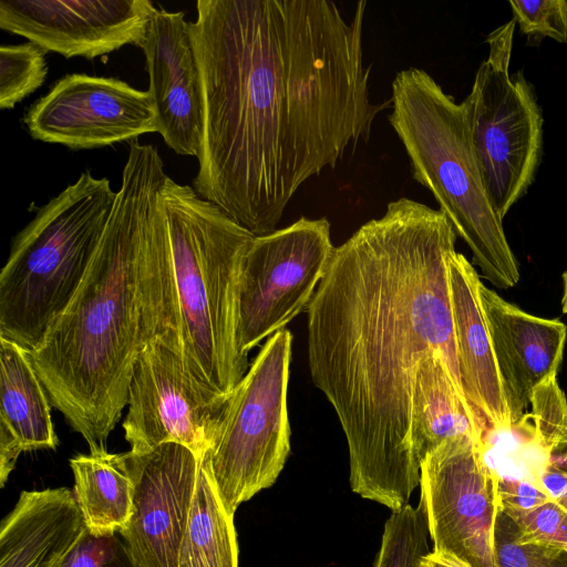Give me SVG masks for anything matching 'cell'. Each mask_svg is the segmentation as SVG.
I'll use <instances>...</instances> for the list:
<instances>
[{"label":"cell","mask_w":567,"mask_h":567,"mask_svg":"<svg viewBox=\"0 0 567 567\" xmlns=\"http://www.w3.org/2000/svg\"><path fill=\"white\" fill-rule=\"evenodd\" d=\"M45 51L32 42L0 48V107L13 109L45 81Z\"/></svg>","instance_id":"cell-25"},{"label":"cell","mask_w":567,"mask_h":567,"mask_svg":"<svg viewBox=\"0 0 567 567\" xmlns=\"http://www.w3.org/2000/svg\"><path fill=\"white\" fill-rule=\"evenodd\" d=\"M161 202L184 360L198 380L228 396L249 368L237 346L238 297L244 258L256 236L169 176Z\"/></svg>","instance_id":"cell-4"},{"label":"cell","mask_w":567,"mask_h":567,"mask_svg":"<svg viewBox=\"0 0 567 567\" xmlns=\"http://www.w3.org/2000/svg\"><path fill=\"white\" fill-rule=\"evenodd\" d=\"M140 48L145 55L147 91L158 133L176 154L198 157L204 131V97L189 22L184 12L157 10Z\"/></svg>","instance_id":"cell-15"},{"label":"cell","mask_w":567,"mask_h":567,"mask_svg":"<svg viewBox=\"0 0 567 567\" xmlns=\"http://www.w3.org/2000/svg\"><path fill=\"white\" fill-rule=\"evenodd\" d=\"M32 138L71 150H92L158 133L148 91L115 78L68 74L23 117Z\"/></svg>","instance_id":"cell-12"},{"label":"cell","mask_w":567,"mask_h":567,"mask_svg":"<svg viewBox=\"0 0 567 567\" xmlns=\"http://www.w3.org/2000/svg\"><path fill=\"white\" fill-rule=\"evenodd\" d=\"M454 338L464 393L488 429L513 426L491 333L483 310L477 271L454 251L447 261Z\"/></svg>","instance_id":"cell-17"},{"label":"cell","mask_w":567,"mask_h":567,"mask_svg":"<svg viewBox=\"0 0 567 567\" xmlns=\"http://www.w3.org/2000/svg\"><path fill=\"white\" fill-rule=\"evenodd\" d=\"M74 496L86 528L94 535L118 533L133 511V482L123 453L106 449L78 454L70 460Z\"/></svg>","instance_id":"cell-21"},{"label":"cell","mask_w":567,"mask_h":567,"mask_svg":"<svg viewBox=\"0 0 567 567\" xmlns=\"http://www.w3.org/2000/svg\"><path fill=\"white\" fill-rule=\"evenodd\" d=\"M488 430L442 354L427 355L416 372L411 398L410 441L419 464L441 443L456 436L470 435L486 445Z\"/></svg>","instance_id":"cell-20"},{"label":"cell","mask_w":567,"mask_h":567,"mask_svg":"<svg viewBox=\"0 0 567 567\" xmlns=\"http://www.w3.org/2000/svg\"><path fill=\"white\" fill-rule=\"evenodd\" d=\"M167 176L156 147L130 142L114 207L86 274L30 352L51 404L90 451L105 449L127 405L136 358L153 339L144 275Z\"/></svg>","instance_id":"cell-3"},{"label":"cell","mask_w":567,"mask_h":567,"mask_svg":"<svg viewBox=\"0 0 567 567\" xmlns=\"http://www.w3.org/2000/svg\"><path fill=\"white\" fill-rule=\"evenodd\" d=\"M513 19L526 35L548 37L567 43V1L512 0Z\"/></svg>","instance_id":"cell-28"},{"label":"cell","mask_w":567,"mask_h":567,"mask_svg":"<svg viewBox=\"0 0 567 567\" xmlns=\"http://www.w3.org/2000/svg\"><path fill=\"white\" fill-rule=\"evenodd\" d=\"M561 310L567 313V270L563 274Z\"/></svg>","instance_id":"cell-31"},{"label":"cell","mask_w":567,"mask_h":567,"mask_svg":"<svg viewBox=\"0 0 567 567\" xmlns=\"http://www.w3.org/2000/svg\"><path fill=\"white\" fill-rule=\"evenodd\" d=\"M177 567H238L234 515L226 511L219 496L208 452L200 458Z\"/></svg>","instance_id":"cell-22"},{"label":"cell","mask_w":567,"mask_h":567,"mask_svg":"<svg viewBox=\"0 0 567 567\" xmlns=\"http://www.w3.org/2000/svg\"><path fill=\"white\" fill-rule=\"evenodd\" d=\"M530 404L534 445L547 447L567 440V400L557 375L548 377L534 389Z\"/></svg>","instance_id":"cell-27"},{"label":"cell","mask_w":567,"mask_h":567,"mask_svg":"<svg viewBox=\"0 0 567 567\" xmlns=\"http://www.w3.org/2000/svg\"><path fill=\"white\" fill-rule=\"evenodd\" d=\"M515 523L499 512L494 530L498 567H567V551L537 544H523L516 538Z\"/></svg>","instance_id":"cell-26"},{"label":"cell","mask_w":567,"mask_h":567,"mask_svg":"<svg viewBox=\"0 0 567 567\" xmlns=\"http://www.w3.org/2000/svg\"><path fill=\"white\" fill-rule=\"evenodd\" d=\"M116 192L91 171L41 206L13 238L0 274V337L30 352L81 285Z\"/></svg>","instance_id":"cell-6"},{"label":"cell","mask_w":567,"mask_h":567,"mask_svg":"<svg viewBox=\"0 0 567 567\" xmlns=\"http://www.w3.org/2000/svg\"><path fill=\"white\" fill-rule=\"evenodd\" d=\"M228 398L198 380L179 351L152 339L136 358L128 386L122 426L130 451L173 442L202 458L216 441Z\"/></svg>","instance_id":"cell-11"},{"label":"cell","mask_w":567,"mask_h":567,"mask_svg":"<svg viewBox=\"0 0 567 567\" xmlns=\"http://www.w3.org/2000/svg\"><path fill=\"white\" fill-rule=\"evenodd\" d=\"M365 1L198 0L189 32L204 131L193 188L255 236L297 189L367 140L384 103L363 63Z\"/></svg>","instance_id":"cell-1"},{"label":"cell","mask_w":567,"mask_h":567,"mask_svg":"<svg viewBox=\"0 0 567 567\" xmlns=\"http://www.w3.org/2000/svg\"><path fill=\"white\" fill-rule=\"evenodd\" d=\"M157 10L150 0H0V28L45 52L92 60L140 47Z\"/></svg>","instance_id":"cell-14"},{"label":"cell","mask_w":567,"mask_h":567,"mask_svg":"<svg viewBox=\"0 0 567 567\" xmlns=\"http://www.w3.org/2000/svg\"><path fill=\"white\" fill-rule=\"evenodd\" d=\"M86 529L73 491H23L0 527V567H59Z\"/></svg>","instance_id":"cell-18"},{"label":"cell","mask_w":567,"mask_h":567,"mask_svg":"<svg viewBox=\"0 0 567 567\" xmlns=\"http://www.w3.org/2000/svg\"><path fill=\"white\" fill-rule=\"evenodd\" d=\"M419 567H472V566L451 553L433 549L432 551L429 550L422 557Z\"/></svg>","instance_id":"cell-30"},{"label":"cell","mask_w":567,"mask_h":567,"mask_svg":"<svg viewBox=\"0 0 567 567\" xmlns=\"http://www.w3.org/2000/svg\"><path fill=\"white\" fill-rule=\"evenodd\" d=\"M427 524L423 504H408L392 512L383 528L374 567H419L429 551Z\"/></svg>","instance_id":"cell-24"},{"label":"cell","mask_w":567,"mask_h":567,"mask_svg":"<svg viewBox=\"0 0 567 567\" xmlns=\"http://www.w3.org/2000/svg\"><path fill=\"white\" fill-rule=\"evenodd\" d=\"M485 443L470 435L441 443L420 465L423 504L434 550L472 567H498L494 530L501 512L498 478Z\"/></svg>","instance_id":"cell-10"},{"label":"cell","mask_w":567,"mask_h":567,"mask_svg":"<svg viewBox=\"0 0 567 567\" xmlns=\"http://www.w3.org/2000/svg\"><path fill=\"white\" fill-rule=\"evenodd\" d=\"M514 19L487 37L488 56L463 100L489 200L503 220L534 181L543 147V116L520 73L511 76Z\"/></svg>","instance_id":"cell-8"},{"label":"cell","mask_w":567,"mask_h":567,"mask_svg":"<svg viewBox=\"0 0 567 567\" xmlns=\"http://www.w3.org/2000/svg\"><path fill=\"white\" fill-rule=\"evenodd\" d=\"M123 457L133 482V511L118 534L137 567H177L200 458L173 442Z\"/></svg>","instance_id":"cell-13"},{"label":"cell","mask_w":567,"mask_h":567,"mask_svg":"<svg viewBox=\"0 0 567 567\" xmlns=\"http://www.w3.org/2000/svg\"><path fill=\"white\" fill-rule=\"evenodd\" d=\"M480 296L513 425L530 403L534 389L557 375L567 339L558 319L530 315L480 286Z\"/></svg>","instance_id":"cell-16"},{"label":"cell","mask_w":567,"mask_h":567,"mask_svg":"<svg viewBox=\"0 0 567 567\" xmlns=\"http://www.w3.org/2000/svg\"><path fill=\"white\" fill-rule=\"evenodd\" d=\"M51 401L30 351L0 337V486L23 452L54 450Z\"/></svg>","instance_id":"cell-19"},{"label":"cell","mask_w":567,"mask_h":567,"mask_svg":"<svg viewBox=\"0 0 567 567\" xmlns=\"http://www.w3.org/2000/svg\"><path fill=\"white\" fill-rule=\"evenodd\" d=\"M59 567H137L118 533L97 536L87 528Z\"/></svg>","instance_id":"cell-29"},{"label":"cell","mask_w":567,"mask_h":567,"mask_svg":"<svg viewBox=\"0 0 567 567\" xmlns=\"http://www.w3.org/2000/svg\"><path fill=\"white\" fill-rule=\"evenodd\" d=\"M522 471L498 478L501 511L528 512L554 504L567 509V440L548 447L533 444Z\"/></svg>","instance_id":"cell-23"},{"label":"cell","mask_w":567,"mask_h":567,"mask_svg":"<svg viewBox=\"0 0 567 567\" xmlns=\"http://www.w3.org/2000/svg\"><path fill=\"white\" fill-rule=\"evenodd\" d=\"M390 102L388 120L413 179L434 196L483 276L499 289L516 286L518 264L489 200L463 101L456 103L426 71L410 66L392 81Z\"/></svg>","instance_id":"cell-5"},{"label":"cell","mask_w":567,"mask_h":567,"mask_svg":"<svg viewBox=\"0 0 567 567\" xmlns=\"http://www.w3.org/2000/svg\"><path fill=\"white\" fill-rule=\"evenodd\" d=\"M456 238L440 209L390 202L334 247L306 310L311 380L344 433L351 489L391 512L420 484L410 412L421 362L439 352L463 390L447 267Z\"/></svg>","instance_id":"cell-2"},{"label":"cell","mask_w":567,"mask_h":567,"mask_svg":"<svg viewBox=\"0 0 567 567\" xmlns=\"http://www.w3.org/2000/svg\"><path fill=\"white\" fill-rule=\"evenodd\" d=\"M334 246L326 217L305 216L251 241L243 262L237 346L248 353L306 312Z\"/></svg>","instance_id":"cell-9"},{"label":"cell","mask_w":567,"mask_h":567,"mask_svg":"<svg viewBox=\"0 0 567 567\" xmlns=\"http://www.w3.org/2000/svg\"><path fill=\"white\" fill-rule=\"evenodd\" d=\"M292 334L281 329L261 346L229 394L208 452L212 474L226 511L270 487L290 453L288 383Z\"/></svg>","instance_id":"cell-7"}]
</instances>
